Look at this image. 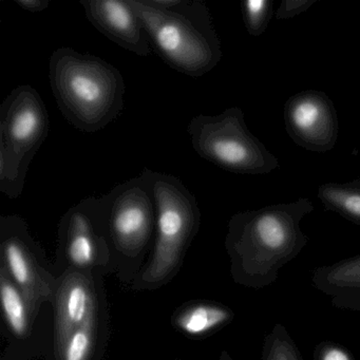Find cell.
<instances>
[{"label": "cell", "mask_w": 360, "mask_h": 360, "mask_svg": "<svg viewBox=\"0 0 360 360\" xmlns=\"http://www.w3.org/2000/svg\"><path fill=\"white\" fill-rule=\"evenodd\" d=\"M313 210L311 200L300 198L233 214L225 237L233 281L256 290L275 283L309 243L301 222Z\"/></svg>", "instance_id": "cell-1"}, {"label": "cell", "mask_w": 360, "mask_h": 360, "mask_svg": "<svg viewBox=\"0 0 360 360\" xmlns=\"http://www.w3.org/2000/svg\"><path fill=\"white\" fill-rule=\"evenodd\" d=\"M158 56L174 70L200 77L222 58L212 15L200 0H127Z\"/></svg>", "instance_id": "cell-2"}, {"label": "cell", "mask_w": 360, "mask_h": 360, "mask_svg": "<svg viewBox=\"0 0 360 360\" xmlns=\"http://www.w3.org/2000/svg\"><path fill=\"white\" fill-rule=\"evenodd\" d=\"M49 79L63 117L79 131H100L123 112V75L98 56L58 48L50 56Z\"/></svg>", "instance_id": "cell-3"}, {"label": "cell", "mask_w": 360, "mask_h": 360, "mask_svg": "<svg viewBox=\"0 0 360 360\" xmlns=\"http://www.w3.org/2000/svg\"><path fill=\"white\" fill-rule=\"evenodd\" d=\"M153 170L115 185L98 197V212L108 240L112 271L123 282H134L155 236L157 208L153 191Z\"/></svg>", "instance_id": "cell-4"}, {"label": "cell", "mask_w": 360, "mask_h": 360, "mask_svg": "<svg viewBox=\"0 0 360 360\" xmlns=\"http://www.w3.org/2000/svg\"><path fill=\"white\" fill-rule=\"evenodd\" d=\"M153 191L157 208L155 242L148 261L132 282L136 290H153L167 284L180 269L201 225L197 199L178 176L153 172Z\"/></svg>", "instance_id": "cell-5"}, {"label": "cell", "mask_w": 360, "mask_h": 360, "mask_svg": "<svg viewBox=\"0 0 360 360\" xmlns=\"http://www.w3.org/2000/svg\"><path fill=\"white\" fill-rule=\"evenodd\" d=\"M186 131L195 153L221 169L261 176L279 168L278 158L248 129L239 107L217 115H195Z\"/></svg>", "instance_id": "cell-6"}, {"label": "cell", "mask_w": 360, "mask_h": 360, "mask_svg": "<svg viewBox=\"0 0 360 360\" xmlns=\"http://www.w3.org/2000/svg\"><path fill=\"white\" fill-rule=\"evenodd\" d=\"M0 262L26 299L31 317H39L46 302L53 303L58 276L45 264L43 250L26 220L18 214L0 217Z\"/></svg>", "instance_id": "cell-7"}, {"label": "cell", "mask_w": 360, "mask_h": 360, "mask_svg": "<svg viewBox=\"0 0 360 360\" xmlns=\"http://www.w3.org/2000/svg\"><path fill=\"white\" fill-rule=\"evenodd\" d=\"M58 261L66 269L112 271L110 248L98 212V197L86 198L69 208L58 224Z\"/></svg>", "instance_id": "cell-8"}, {"label": "cell", "mask_w": 360, "mask_h": 360, "mask_svg": "<svg viewBox=\"0 0 360 360\" xmlns=\"http://www.w3.org/2000/svg\"><path fill=\"white\" fill-rule=\"evenodd\" d=\"M283 123L292 142L311 153H328L338 140L336 107L319 90H304L288 98L283 107Z\"/></svg>", "instance_id": "cell-9"}, {"label": "cell", "mask_w": 360, "mask_h": 360, "mask_svg": "<svg viewBox=\"0 0 360 360\" xmlns=\"http://www.w3.org/2000/svg\"><path fill=\"white\" fill-rule=\"evenodd\" d=\"M49 131V115L37 90L14 88L0 106V143L33 160Z\"/></svg>", "instance_id": "cell-10"}, {"label": "cell", "mask_w": 360, "mask_h": 360, "mask_svg": "<svg viewBox=\"0 0 360 360\" xmlns=\"http://www.w3.org/2000/svg\"><path fill=\"white\" fill-rule=\"evenodd\" d=\"M102 274L66 269L58 275L54 295V330L52 355L69 337L84 326L105 300L101 286Z\"/></svg>", "instance_id": "cell-11"}, {"label": "cell", "mask_w": 360, "mask_h": 360, "mask_svg": "<svg viewBox=\"0 0 360 360\" xmlns=\"http://www.w3.org/2000/svg\"><path fill=\"white\" fill-rule=\"evenodd\" d=\"M86 18L107 39L140 58L153 51L150 41L127 0H79Z\"/></svg>", "instance_id": "cell-12"}, {"label": "cell", "mask_w": 360, "mask_h": 360, "mask_svg": "<svg viewBox=\"0 0 360 360\" xmlns=\"http://www.w3.org/2000/svg\"><path fill=\"white\" fill-rule=\"evenodd\" d=\"M311 284L333 307L360 314V254L311 271Z\"/></svg>", "instance_id": "cell-13"}, {"label": "cell", "mask_w": 360, "mask_h": 360, "mask_svg": "<svg viewBox=\"0 0 360 360\" xmlns=\"http://www.w3.org/2000/svg\"><path fill=\"white\" fill-rule=\"evenodd\" d=\"M108 319L105 299L91 318L49 360H102L109 337Z\"/></svg>", "instance_id": "cell-14"}, {"label": "cell", "mask_w": 360, "mask_h": 360, "mask_svg": "<svg viewBox=\"0 0 360 360\" xmlns=\"http://www.w3.org/2000/svg\"><path fill=\"white\" fill-rule=\"evenodd\" d=\"M235 319L231 307L212 301H193L179 307L172 324L179 332L191 338H205Z\"/></svg>", "instance_id": "cell-15"}, {"label": "cell", "mask_w": 360, "mask_h": 360, "mask_svg": "<svg viewBox=\"0 0 360 360\" xmlns=\"http://www.w3.org/2000/svg\"><path fill=\"white\" fill-rule=\"evenodd\" d=\"M0 301L10 336L16 342L30 338L35 320L31 317L26 299L3 265H0Z\"/></svg>", "instance_id": "cell-16"}, {"label": "cell", "mask_w": 360, "mask_h": 360, "mask_svg": "<svg viewBox=\"0 0 360 360\" xmlns=\"http://www.w3.org/2000/svg\"><path fill=\"white\" fill-rule=\"evenodd\" d=\"M324 210L360 226V178L345 183H324L317 189Z\"/></svg>", "instance_id": "cell-17"}, {"label": "cell", "mask_w": 360, "mask_h": 360, "mask_svg": "<svg viewBox=\"0 0 360 360\" xmlns=\"http://www.w3.org/2000/svg\"><path fill=\"white\" fill-rule=\"evenodd\" d=\"M32 160L0 143V191L9 198L18 199L24 191L27 172Z\"/></svg>", "instance_id": "cell-18"}, {"label": "cell", "mask_w": 360, "mask_h": 360, "mask_svg": "<svg viewBox=\"0 0 360 360\" xmlns=\"http://www.w3.org/2000/svg\"><path fill=\"white\" fill-rule=\"evenodd\" d=\"M261 360H303L285 326L276 324L263 340Z\"/></svg>", "instance_id": "cell-19"}, {"label": "cell", "mask_w": 360, "mask_h": 360, "mask_svg": "<svg viewBox=\"0 0 360 360\" xmlns=\"http://www.w3.org/2000/svg\"><path fill=\"white\" fill-rule=\"evenodd\" d=\"M241 11L248 34L261 37L273 18L274 3L271 0H246L242 4Z\"/></svg>", "instance_id": "cell-20"}, {"label": "cell", "mask_w": 360, "mask_h": 360, "mask_svg": "<svg viewBox=\"0 0 360 360\" xmlns=\"http://www.w3.org/2000/svg\"><path fill=\"white\" fill-rule=\"evenodd\" d=\"M317 0H282L275 13L277 20H288L307 12Z\"/></svg>", "instance_id": "cell-21"}, {"label": "cell", "mask_w": 360, "mask_h": 360, "mask_svg": "<svg viewBox=\"0 0 360 360\" xmlns=\"http://www.w3.org/2000/svg\"><path fill=\"white\" fill-rule=\"evenodd\" d=\"M314 360H354L342 345L332 341H322L314 351Z\"/></svg>", "instance_id": "cell-22"}, {"label": "cell", "mask_w": 360, "mask_h": 360, "mask_svg": "<svg viewBox=\"0 0 360 360\" xmlns=\"http://www.w3.org/2000/svg\"><path fill=\"white\" fill-rule=\"evenodd\" d=\"M15 4L25 11L39 13L48 9L50 0H15Z\"/></svg>", "instance_id": "cell-23"}, {"label": "cell", "mask_w": 360, "mask_h": 360, "mask_svg": "<svg viewBox=\"0 0 360 360\" xmlns=\"http://www.w3.org/2000/svg\"><path fill=\"white\" fill-rule=\"evenodd\" d=\"M218 360H233V358H231V356L229 355V352L222 351V353H221L220 357H219Z\"/></svg>", "instance_id": "cell-24"}]
</instances>
